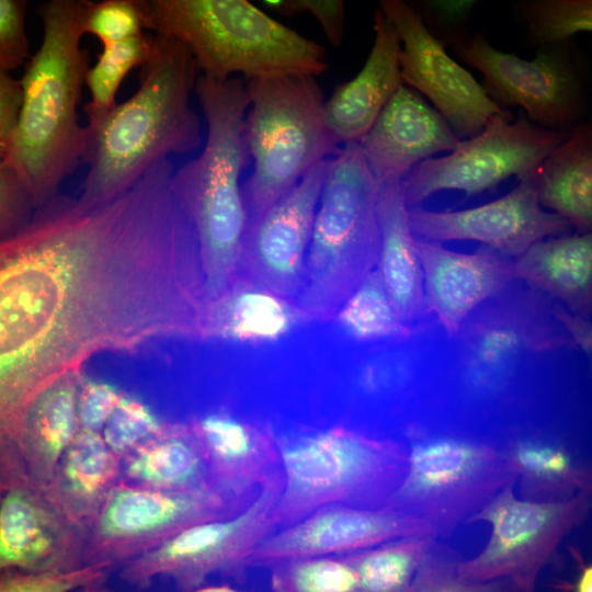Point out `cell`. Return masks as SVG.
Returning a JSON list of instances; mask_svg holds the SVG:
<instances>
[{"instance_id": "cell-1", "label": "cell", "mask_w": 592, "mask_h": 592, "mask_svg": "<svg viewBox=\"0 0 592 592\" xmlns=\"http://www.w3.org/2000/svg\"><path fill=\"white\" fill-rule=\"evenodd\" d=\"M35 209L0 237V453L44 389L95 352L166 339L174 317L171 266L136 201Z\"/></svg>"}, {"instance_id": "cell-2", "label": "cell", "mask_w": 592, "mask_h": 592, "mask_svg": "<svg viewBox=\"0 0 592 592\" xmlns=\"http://www.w3.org/2000/svg\"><path fill=\"white\" fill-rule=\"evenodd\" d=\"M196 75L195 60L183 44L153 36L152 52L140 67L138 90L84 127L81 163L88 172L81 200L113 198L170 155L198 148L201 123L190 104Z\"/></svg>"}, {"instance_id": "cell-3", "label": "cell", "mask_w": 592, "mask_h": 592, "mask_svg": "<svg viewBox=\"0 0 592 592\" xmlns=\"http://www.w3.org/2000/svg\"><path fill=\"white\" fill-rule=\"evenodd\" d=\"M86 0H50L37 8L43 41L20 81L22 104L5 160L30 192L35 207L57 195L81 163L84 127L78 104L89 68L81 48Z\"/></svg>"}, {"instance_id": "cell-4", "label": "cell", "mask_w": 592, "mask_h": 592, "mask_svg": "<svg viewBox=\"0 0 592 592\" xmlns=\"http://www.w3.org/2000/svg\"><path fill=\"white\" fill-rule=\"evenodd\" d=\"M194 91L207 124L203 151L173 172L172 187L198 244L207 304L239 270L248 226L241 173L250 161L244 119L250 101L240 78L200 76Z\"/></svg>"}, {"instance_id": "cell-5", "label": "cell", "mask_w": 592, "mask_h": 592, "mask_svg": "<svg viewBox=\"0 0 592 592\" xmlns=\"http://www.w3.org/2000/svg\"><path fill=\"white\" fill-rule=\"evenodd\" d=\"M146 30L183 44L202 76H320L325 48L246 0H139Z\"/></svg>"}, {"instance_id": "cell-6", "label": "cell", "mask_w": 592, "mask_h": 592, "mask_svg": "<svg viewBox=\"0 0 592 592\" xmlns=\"http://www.w3.org/2000/svg\"><path fill=\"white\" fill-rule=\"evenodd\" d=\"M378 182L360 144L327 160L304 278L295 304L307 321H329L376 269L379 253Z\"/></svg>"}, {"instance_id": "cell-7", "label": "cell", "mask_w": 592, "mask_h": 592, "mask_svg": "<svg viewBox=\"0 0 592 592\" xmlns=\"http://www.w3.org/2000/svg\"><path fill=\"white\" fill-rule=\"evenodd\" d=\"M275 437L284 478L277 528L328 505L383 506L408 469L407 446L344 425Z\"/></svg>"}, {"instance_id": "cell-8", "label": "cell", "mask_w": 592, "mask_h": 592, "mask_svg": "<svg viewBox=\"0 0 592 592\" xmlns=\"http://www.w3.org/2000/svg\"><path fill=\"white\" fill-rule=\"evenodd\" d=\"M244 136L253 167L242 182L248 221L261 216L311 169L341 149L325 121L316 77L249 79Z\"/></svg>"}, {"instance_id": "cell-9", "label": "cell", "mask_w": 592, "mask_h": 592, "mask_svg": "<svg viewBox=\"0 0 592 592\" xmlns=\"http://www.w3.org/2000/svg\"><path fill=\"white\" fill-rule=\"evenodd\" d=\"M516 479L509 456L493 446L429 437L408 448L406 476L385 505L426 521L437 537L448 536Z\"/></svg>"}, {"instance_id": "cell-10", "label": "cell", "mask_w": 592, "mask_h": 592, "mask_svg": "<svg viewBox=\"0 0 592 592\" xmlns=\"http://www.w3.org/2000/svg\"><path fill=\"white\" fill-rule=\"evenodd\" d=\"M515 482L465 521L488 523L491 535L478 555L459 560L457 572L468 581L502 580L513 592H536L538 577L553 562L561 540L585 521L591 490L561 500L533 501L515 497Z\"/></svg>"}, {"instance_id": "cell-11", "label": "cell", "mask_w": 592, "mask_h": 592, "mask_svg": "<svg viewBox=\"0 0 592 592\" xmlns=\"http://www.w3.org/2000/svg\"><path fill=\"white\" fill-rule=\"evenodd\" d=\"M253 500L210 487L167 491L119 480L87 526L84 566L118 570L181 531L238 514Z\"/></svg>"}, {"instance_id": "cell-12", "label": "cell", "mask_w": 592, "mask_h": 592, "mask_svg": "<svg viewBox=\"0 0 592 592\" xmlns=\"http://www.w3.org/2000/svg\"><path fill=\"white\" fill-rule=\"evenodd\" d=\"M283 487L282 474L238 514L194 524L126 563L118 569L121 580L145 590L156 579L169 578L182 592L217 573L243 581L250 554L277 528L275 508Z\"/></svg>"}, {"instance_id": "cell-13", "label": "cell", "mask_w": 592, "mask_h": 592, "mask_svg": "<svg viewBox=\"0 0 592 592\" xmlns=\"http://www.w3.org/2000/svg\"><path fill=\"white\" fill-rule=\"evenodd\" d=\"M568 135L530 122L522 111L516 119L511 113L493 115L475 137L410 170L402 180L407 207L441 192H460L469 198L510 179H527Z\"/></svg>"}, {"instance_id": "cell-14", "label": "cell", "mask_w": 592, "mask_h": 592, "mask_svg": "<svg viewBox=\"0 0 592 592\" xmlns=\"http://www.w3.org/2000/svg\"><path fill=\"white\" fill-rule=\"evenodd\" d=\"M483 77L488 96L501 109L519 106L526 118L547 129L569 133L588 112V83L569 42L545 45L532 60L490 45L481 33L452 47Z\"/></svg>"}, {"instance_id": "cell-15", "label": "cell", "mask_w": 592, "mask_h": 592, "mask_svg": "<svg viewBox=\"0 0 592 592\" xmlns=\"http://www.w3.org/2000/svg\"><path fill=\"white\" fill-rule=\"evenodd\" d=\"M379 10L400 38L402 83L426 96L460 140L478 135L491 116L510 113L497 105L474 76L449 57L412 4L384 0Z\"/></svg>"}, {"instance_id": "cell-16", "label": "cell", "mask_w": 592, "mask_h": 592, "mask_svg": "<svg viewBox=\"0 0 592 592\" xmlns=\"http://www.w3.org/2000/svg\"><path fill=\"white\" fill-rule=\"evenodd\" d=\"M0 480V571L55 573L84 567L87 528L65 511L49 486L21 473Z\"/></svg>"}, {"instance_id": "cell-17", "label": "cell", "mask_w": 592, "mask_h": 592, "mask_svg": "<svg viewBox=\"0 0 592 592\" xmlns=\"http://www.w3.org/2000/svg\"><path fill=\"white\" fill-rule=\"evenodd\" d=\"M414 237L433 241H476L505 258H519L534 243L569 234L562 217L544 209L533 174L497 200L458 210L408 208Z\"/></svg>"}, {"instance_id": "cell-18", "label": "cell", "mask_w": 592, "mask_h": 592, "mask_svg": "<svg viewBox=\"0 0 592 592\" xmlns=\"http://www.w3.org/2000/svg\"><path fill=\"white\" fill-rule=\"evenodd\" d=\"M424 535L436 536L426 521L387 505H328L265 537L250 554L248 567L271 569L293 559L345 555Z\"/></svg>"}, {"instance_id": "cell-19", "label": "cell", "mask_w": 592, "mask_h": 592, "mask_svg": "<svg viewBox=\"0 0 592 592\" xmlns=\"http://www.w3.org/2000/svg\"><path fill=\"white\" fill-rule=\"evenodd\" d=\"M328 159L261 216L248 221L242 241L238 274L294 303L303 284Z\"/></svg>"}, {"instance_id": "cell-20", "label": "cell", "mask_w": 592, "mask_h": 592, "mask_svg": "<svg viewBox=\"0 0 592 592\" xmlns=\"http://www.w3.org/2000/svg\"><path fill=\"white\" fill-rule=\"evenodd\" d=\"M207 468L209 486L253 500L283 474L275 433L267 424L219 410L189 422Z\"/></svg>"}, {"instance_id": "cell-21", "label": "cell", "mask_w": 592, "mask_h": 592, "mask_svg": "<svg viewBox=\"0 0 592 592\" xmlns=\"http://www.w3.org/2000/svg\"><path fill=\"white\" fill-rule=\"evenodd\" d=\"M460 139L424 98L401 84L360 143L378 183L400 181L420 162L449 152Z\"/></svg>"}, {"instance_id": "cell-22", "label": "cell", "mask_w": 592, "mask_h": 592, "mask_svg": "<svg viewBox=\"0 0 592 592\" xmlns=\"http://www.w3.org/2000/svg\"><path fill=\"white\" fill-rule=\"evenodd\" d=\"M428 311L449 337L483 301L514 280L513 261L487 248L463 253L414 237Z\"/></svg>"}, {"instance_id": "cell-23", "label": "cell", "mask_w": 592, "mask_h": 592, "mask_svg": "<svg viewBox=\"0 0 592 592\" xmlns=\"http://www.w3.org/2000/svg\"><path fill=\"white\" fill-rule=\"evenodd\" d=\"M78 373H70L31 403L19 430L0 453V478L21 473L34 482L49 486L58 463L80 430L77 398Z\"/></svg>"}, {"instance_id": "cell-24", "label": "cell", "mask_w": 592, "mask_h": 592, "mask_svg": "<svg viewBox=\"0 0 592 592\" xmlns=\"http://www.w3.org/2000/svg\"><path fill=\"white\" fill-rule=\"evenodd\" d=\"M374 44L363 68L353 79L337 86L325 101L326 124L341 146L360 144L402 84L400 38L379 9L374 13Z\"/></svg>"}, {"instance_id": "cell-25", "label": "cell", "mask_w": 592, "mask_h": 592, "mask_svg": "<svg viewBox=\"0 0 592 592\" xmlns=\"http://www.w3.org/2000/svg\"><path fill=\"white\" fill-rule=\"evenodd\" d=\"M377 215L380 243L376 269L397 314L411 326L429 311L402 180L378 183Z\"/></svg>"}, {"instance_id": "cell-26", "label": "cell", "mask_w": 592, "mask_h": 592, "mask_svg": "<svg viewBox=\"0 0 592 592\" xmlns=\"http://www.w3.org/2000/svg\"><path fill=\"white\" fill-rule=\"evenodd\" d=\"M514 277L588 318L592 300V235L543 239L513 261Z\"/></svg>"}, {"instance_id": "cell-27", "label": "cell", "mask_w": 592, "mask_h": 592, "mask_svg": "<svg viewBox=\"0 0 592 592\" xmlns=\"http://www.w3.org/2000/svg\"><path fill=\"white\" fill-rule=\"evenodd\" d=\"M303 320L294 301L237 274L215 300L207 304L205 339L269 342Z\"/></svg>"}, {"instance_id": "cell-28", "label": "cell", "mask_w": 592, "mask_h": 592, "mask_svg": "<svg viewBox=\"0 0 592 592\" xmlns=\"http://www.w3.org/2000/svg\"><path fill=\"white\" fill-rule=\"evenodd\" d=\"M538 202L566 219L577 232L592 227V127L583 122L569 132L534 171Z\"/></svg>"}, {"instance_id": "cell-29", "label": "cell", "mask_w": 592, "mask_h": 592, "mask_svg": "<svg viewBox=\"0 0 592 592\" xmlns=\"http://www.w3.org/2000/svg\"><path fill=\"white\" fill-rule=\"evenodd\" d=\"M119 480L167 491L210 487L202 449L189 423H164L156 435L123 456Z\"/></svg>"}, {"instance_id": "cell-30", "label": "cell", "mask_w": 592, "mask_h": 592, "mask_svg": "<svg viewBox=\"0 0 592 592\" xmlns=\"http://www.w3.org/2000/svg\"><path fill=\"white\" fill-rule=\"evenodd\" d=\"M121 458L100 432L80 429L62 454L49 488L65 511L86 528L119 481Z\"/></svg>"}, {"instance_id": "cell-31", "label": "cell", "mask_w": 592, "mask_h": 592, "mask_svg": "<svg viewBox=\"0 0 592 592\" xmlns=\"http://www.w3.org/2000/svg\"><path fill=\"white\" fill-rule=\"evenodd\" d=\"M436 538L403 537L342 555L356 573V592H409L426 566Z\"/></svg>"}, {"instance_id": "cell-32", "label": "cell", "mask_w": 592, "mask_h": 592, "mask_svg": "<svg viewBox=\"0 0 592 592\" xmlns=\"http://www.w3.org/2000/svg\"><path fill=\"white\" fill-rule=\"evenodd\" d=\"M506 455L526 500H561L591 490L590 470L576 464L561 446L521 441Z\"/></svg>"}, {"instance_id": "cell-33", "label": "cell", "mask_w": 592, "mask_h": 592, "mask_svg": "<svg viewBox=\"0 0 592 592\" xmlns=\"http://www.w3.org/2000/svg\"><path fill=\"white\" fill-rule=\"evenodd\" d=\"M333 319L356 341L407 339L413 330L397 314L377 269L345 299Z\"/></svg>"}, {"instance_id": "cell-34", "label": "cell", "mask_w": 592, "mask_h": 592, "mask_svg": "<svg viewBox=\"0 0 592 592\" xmlns=\"http://www.w3.org/2000/svg\"><path fill=\"white\" fill-rule=\"evenodd\" d=\"M153 47V36L141 34L124 42L104 44L94 66L89 67L84 84L91 99L84 105L88 124H93L116 105V93L127 73L141 67Z\"/></svg>"}, {"instance_id": "cell-35", "label": "cell", "mask_w": 592, "mask_h": 592, "mask_svg": "<svg viewBox=\"0 0 592 592\" xmlns=\"http://www.w3.org/2000/svg\"><path fill=\"white\" fill-rule=\"evenodd\" d=\"M272 592H356L357 578L344 556L307 557L271 569Z\"/></svg>"}, {"instance_id": "cell-36", "label": "cell", "mask_w": 592, "mask_h": 592, "mask_svg": "<svg viewBox=\"0 0 592 592\" xmlns=\"http://www.w3.org/2000/svg\"><path fill=\"white\" fill-rule=\"evenodd\" d=\"M532 39L540 46L569 42L592 30L591 0H526L515 3Z\"/></svg>"}, {"instance_id": "cell-37", "label": "cell", "mask_w": 592, "mask_h": 592, "mask_svg": "<svg viewBox=\"0 0 592 592\" xmlns=\"http://www.w3.org/2000/svg\"><path fill=\"white\" fill-rule=\"evenodd\" d=\"M163 425L143 401L122 395L101 434L109 448L122 458L156 435Z\"/></svg>"}, {"instance_id": "cell-38", "label": "cell", "mask_w": 592, "mask_h": 592, "mask_svg": "<svg viewBox=\"0 0 592 592\" xmlns=\"http://www.w3.org/2000/svg\"><path fill=\"white\" fill-rule=\"evenodd\" d=\"M83 33L94 35L102 45L124 42L144 34L145 18L139 0H86Z\"/></svg>"}, {"instance_id": "cell-39", "label": "cell", "mask_w": 592, "mask_h": 592, "mask_svg": "<svg viewBox=\"0 0 592 592\" xmlns=\"http://www.w3.org/2000/svg\"><path fill=\"white\" fill-rule=\"evenodd\" d=\"M462 557L446 546L436 544L426 566L409 592H513L502 580L474 582L459 577Z\"/></svg>"}, {"instance_id": "cell-40", "label": "cell", "mask_w": 592, "mask_h": 592, "mask_svg": "<svg viewBox=\"0 0 592 592\" xmlns=\"http://www.w3.org/2000/svg\"><path fill=\"white\" fill-rule=\"evenodd\" d=\"M103 566H84L55 573H32L15 569L0 571V592H71L82 585L107 579Z\"/></svg>"}, {"instance_id": "cell-41", "label": "cell", "mask_w": 592, "mask_h": 592, "mask_svg": "<svg viewBox=\"0 0 592 592\" xmlns=\"http://www.w3.org/2000/svg\"><path fill=\"white\" fill-rule=\"evenodd\" d=\"M475 4L473 0H428L412 5L426 30L452 48L470 37L467 24Z\"/></svg>"}, {"instance_id": "cell-42", "label": "cell", "mask_w": 592, "mask_h": 592, "mask_svg": "<svg viewBox=\"0 0 592 592\" xmlns=\"http://www.w3.org/2000/svg\"><path fill=\"white\" fill-rule=\"evenodd\" d=\"M36 208L30 192L13 167L0 161V237L22 227Z\"/></svg>"}, {"instance_id": "cell-43", "label": "cell", "mask_w": 592, "mask_h": 592, "mask_svg": "<svg viewBox=\"0 0 592 592\" xmlns=\"http://www.w3.org/2000/svg\"><path fill=\"white\" fill-rule=\"evenodd\" d=\"M22 0H0V69L10 71L29 56L25 9Z\"/></svg>"}, {"instance_id": "cell-44", "label": "cell", "mask_w": 592, "mask_h": 592, "mask_svg": "<svg viewBox=\"0 0 592 592\" xmlns=\"http://www.w3.org/2000/svg\"><path fill=\"white\" fill-rule=\"evenodd\" d=\"M267 9L283 16L309 12L322 27L328 41L339 47L344 33V2L341 0H265Z\"/></svg>"}, {"instance_id": "cell-45", "label": "cell", "mask_w": 592, "mask_h": 592, "mask_svg": "<svg viewBox=\"0 0 592 592\" xmlns=\"http://www.w3.org/2000/svg\"><path fill=\"white\" fill-rule=\"evenodd\" d=\"M121 397L110 384L94 380L82 384L77 398L80 429L101 433Z\"/></svg>"}, {"instance_id": "cell-46", "label": "cell", "mask_w": 592, "mask_h": 592, "mask_svg": "<svg viewBox=\"0 0 592 592\" xmlns=\"http://www.w3.org/2000/svg\"><path fill=\"white\" fill-rule=\"evenodd\" d=\"M22 104L20 81L0 69V145L8 147L14 133Z\"/></svg>"}, {"instance_id": "cell-47", "label": "cell", "mask_w": 592, "mask_h": 592, "mask_svg": "<svg viewBox=\"0 0 592 592\" xmlns=\"http://www.w3.org/2000/svg\"><path fill=\"white\" fill-rule=\"evenodd\" d=\"M551 314L562 328L570 334L573 343L588 356L591 355L592 329L591 322L581 315L568 310L562 305H554Z\"/></svg>"}, {"instance_id": "cell-48", "label": "cell", "mask_w": 592, "mask_h": 592, "mask_svg": "<svg viewBox=\"0 0 592 592\" xmlns=\"http://www.w3.org/2000/svg\"><path fill=\"white\" fill-rule=\"evenodd\" d=\"M574 559L579 563V573L571 584V592H592V568L585 563L578 550L571 549Z\"/></svg>"}, {"instance_id": "cell-49", "label": "cell", "mask_w": 592, "mask_h": 592, "mask_svg": "<svg viewBox=\"0 0 592 592\" xmlns=\"http://www.w3.org/2000/svg\"><path fill=\"white\" fill-rule=\"evenodd\" d=\"M71 592H114V591L107 584V579H105V580H99L95 582L88 583Z\"/></svg>"}, {"instance_id": "cell-50", "label": "cell", "mask_w": 592, "mask_h": 592, "mask_svg": "<svg viewBox=\"0 0 592 592\" xmlns=\"http://www.w3.org/2000/svg\"><path fill=\"white\" fill-rule=\"evenodd\" d=\"M189 592H244V591L237 590L227 584H221V585H202Z\"/></svg>"}, {"instance_id": "cell-51", "label": "cell", "mask_w": 592, "mask_h": 592, "mask_svg": "<svg viewBox=\"0 0 592 592\" xmlns=\"http://www.w3.org/2000/svg\"><path fill=\"white\" fill-rule=\"evenodd\" d=\"M5 151H7L5 147L0 145V161L5 158Z\"/></svg>"}, {"instance_id": "cell-52", "label": "cell", "mask_w": 592, "mask_h": 592, "mask_svg": "<svg viewBox=\"0 0 592 592\" xmlns=\"http://www.w3.org/2000/svg\"><path fill=\"white\" fill-rule=\"evenodd\" d=\"M2 492H3V486H2V482L0 480V500H1Z\"/></svg>"}]
</instances>
